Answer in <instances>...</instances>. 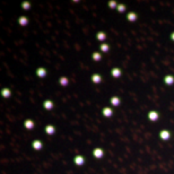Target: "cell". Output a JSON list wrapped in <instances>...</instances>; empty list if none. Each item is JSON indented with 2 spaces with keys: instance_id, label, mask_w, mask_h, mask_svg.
<instances>
[{
  "instance_id": "6da1fadb",
  "label": "cell",
  "mask_w": 174,
  "mask_h": 174,
  "mask_svg": "<svg viewBox=\"0 0 174 174\" xmlns=\"http://www.w3.org/2000/svg\"><path fill=\"white\" fill-rule=\"evenodd\" d=\"M92 154H93V156H94L95 158H97V160H101L102 157L105 155L104 149H102V148H100V147H96V148H94Z\"/></svg>"
},
{
  "instance_id": "7a4b0ae2",
  "label": "cell",
  "mask_w": 174,
  "mask_h": 174,
  "mask_svg": "<svg viewBox=\"0 0 174 174\" xmlns=\"http://www.w3.org/2000/svg\"><path fill=\"white\" fill-rule=\"evenodd\" d=\"M148 119L152 121V122H155V121H157L158 119H160V113L157 112V111H155V110H152V111H149L148 112Z\"/></svg>"
},
{
  "instance_id": "3957f363",
  "label": "cell",
  "mask_w": 174,
  "mask_h": 174,
  "mask_svg": "<svg viewBox=\"0 0 174 174\" xmlns=\"http://www.w3.org/2000/svg\"><path fill=\"white\" fill-rule=\"evenodd\" d=\"M160 138L162 139V140H163V141H167V140H170V138H171V131L166 130V129H163V130H160Z\"/></svg>"
},
{
  "instance_id": "277c9868",
  "label": "cell",
  "mask_w": 174,
  "mask_h": 174,
  "mask_svg": "<svg viewBox=\"0 0 174 174\" xmlns=\"http://www.w3.org/2000/svg\"><path fill=\"white\" fill-rule=\"evenodd\" d=\"M73 163H75L77 166H83V165L86 163V160H85V157H84V156L77 155V156L73 157Z\"/></svg>"
},
{
  "instance_id": "5b68a950",
  "label": "cell",
  "mask_w": 174,
  "mask_h": 174,
  "mask_svg": "<svg viewBox=\"0 0 174 174\" xmlns=\"http://www.w3.org/2000/svg\"><path fill=\"white\" fill-rule=\"evenodd\" d=\"M32 147H33L34 150H41L43 148V143L40 139H34L32 141Z\"/></svg>"
},
{
  "instance_id": "8992f818",
  "label": "cell",
  "mask_w": 174,
  "mask_h": 174,
  "mask_svg": "<svg viewBox=\"0 0 174 174\" xmlns=\"http://www.w3.org/2000/svg\"><path fill=\"white\" fill-rule=\"evenodd\" d=\"M35 73H36V76L39 78H45L46 75H48V71H46V69L44 67H39L36 69V71H35Z\"/></svg>"
},
{
  "instance_id": "52a82bcc",
  "label": "cell",
  "mask_w": 174,
  "mask_h": 174,
  "mask_svg": "<svg viewBox=\"0 0 174 174\" xmlns=\"http://www.w3.org/2000/svg\"><path fill=\"white\" fill-rule=\"evenodd\" d=\"M96 40L98 41V42H101V43H104V41L106 40V33L105 32H103V31H98L97 33H96Z\"/></svg>"
},
{
  "instance_id": "ba28073f",
  "label": "cell",
  "mask_w": 174,
  "mask_h": 174,
  "mask_svg": "<svg viewBox=\"0 0 174 174\" xmlns=\"http://www.w3.org/2000/svg\"><path fill=\"white\" fill-rule=\"evenodd\" d=\"M24 127H25V129H27V130H32V129H34V127H35V122H34L32 119H26V120L24 121Z\"/></svg>"
},
{
  "instance_id": "9c48e42d",
  "label": "cell",
  "mask_w": 174,
  "mask_h": 174,
  "mask_svg": "<svg viewBox=\"0 0 174 174\" xmlns=\"http://www.w3.org/2000/svg\"><path fill=\"white\" fill-rule=\"evenodd\" d=\"M121 75H122V70H121L120 68H118V67L112 68V70H111V76H112V77H114V78H120Z\"/></svg>"
},
{
  "instance_id": "30bf717a",
  "label": "cell",
  "mask_w": 174,
  "mask_h": 174,
  "mask_svg": "<svg viewBox=\"0 0 174 174\" xmlns=\"http://www.w3.org/2000/svg\"><path fill=\"white\" fill-rule=\"evenodd\" d=\"M0 94H1V96H2L4 98H9V97L11 96V91H10V88H8V87H4V88L1 89V92H0Z\"/></svg>"
},
{
  "instance_id": "8fae6325",
  "label": "cell",
  "mask_w": 174,
  "mask_h": 174,
  "mask_svg": "<svg viewBox=\"0 0 174 174\" xmlns=\"http://www.w3.org/2000/svg\"><path fill=\"white\" fill-rule=\"evenodd\" d=\"M102 114L105 116V118H111V116H113V110L109 108V106H105V108H103L102 110Z\"/></svg>"
},
{
  "instance_id": "7c38bea8",
  "label": "cell",
  "mask_w": 174,
  "mask_h": 174,
  "mask_svg": "<svg viewBox=\"0 0 174 174\" xmlns=\"http://www.w3.org/2000/svg\"><path fill=\"white\" fill-rule=\"evenodd\" d=\"M44 131H45V133H46V135L52 136V135H54V133H56V128H54V126H52V124H48V126H45Z\"/></svg>"
},
{
  "instance_id": "4fadbf2b",
  "label": "cell",
  "mask_w": 174,
  "mask_h": 174,
  "mask_svg": "<svg viewBox=\"0 0 174 174\" xmlns=\"http://www.w3.org/2000/svg\"><path fill=\"white\" fill-rule=\"evenodd\" d=\"M127 19H128L130 23H135L138 19L137 13H135V11H130V13H128V14H127Z\"/></svg>"
},
{
  "instance_id": "5bb4252c",
  "label": "cell",
  "mask_w": 174,
  "mask_h": 174,
  "mask_svg": "<svg viewBox=\"0 0 174 174\" xmlns=\"http://www.w3.org/2000/svg\"><path fill=\"white\" fill-rule=\"evenodd\" d=\"M17 22H18V24L21 25V26H26V25H29V18L26 17V16H19L18 17V19H17Z\"/></svg>"
},
{
  "instance_id": "9a60e30c",
  "label": "cell",
  "mask_w": 174,
  "mask_h": 174,
  "mask_svg": "<svg viewBox=\"0 0 174 174\" xmlns=\"http://www.w3.org/2000/svg\"><path fill=\"white\" fill-rule=\"evenodd\" d=\"M164 83L166 84L167 86H172L174 84V76L173 75H166L164 77Z\"/></svg>"
},
{
  "instance_id": "2e32d148",
  "label": "cell",
  "mask_w": 174,
  "mask_h": 174,
  "mask_svg": "<svg viewBox=\"0 0 174 174\" xmlns=\"http://www.w3.org/2000/svg\"><path fill=\"white\" fill-rule=\"evenodd\" d=\"M53 106H54V103L51 101V100H45L43 102V108L45 110H48V111L53 109Z\"/></svg>"
},
{
  "instance_id": "e0dca14e",
  "label": "cell",
  "mask_w": 174,
  "mask_h": 174,
  "mask_svg": "<svg viewBox=\"0 0 174 174\" xmlns=\"http://www.w3.org/2000/svg\"><path fill=\"white\" fill-rule=\"evenodd\" d=\"M91 79H92V81L94 83V84H100V83H102V76L100 75V73H94V75H92V77H91Z\"/></svg>"
},
{
  "instance_id": "ac0fdd59",
  "label": "cell",
  "mask_w": 174,
  "mask_h": 174,
  "mask_svg": "<svg viewBox=\"0 0 174 174\" xmlns=\"http://www.w3.org/2000/svg\"><path fill=\"white\" fill-rule=\"evenodd\" d=\"M59 84H60L62 87H67L68 85H69V79H68V77L61 76V77L59 78Z\"/></svg>"
},
{
  "instance_id": "d6986e66",
  "label": "cell",
  "mask_w": 174,
  "mask_h": 174,
  "mask_svg": "<svg viewBox=\"0 0 174 174\" xmlns=\"http://www.w3.org/2000/svg\"><path fill=\"white\" fill-rule=\"evenodd\" d=\"M110 103L113 105V106H119L121 104V100L118 97V96H112L110 98Z\"/></svg>"
},
{
  "instance_id": "ffe728a7",
  "label": "cell",
  "mask_w": 174,
  "mask_h": 174,
  "mask_svg": "<svg viewBox=\"0 0 174 174\" xmlns=\"http://www.w3.org/2000/svg\"><path fill=\"white\" fill-rule=\"evenodd\" d=\"M92 60H93V61H96V62L101 61L102 60V53L101 52H97V51L93 52V53H92Z\"/></svg>"
},
{
  "instance_id": "44dd1931",
  "label": "cell",
  "mask_w": 174,
  "mask_h": 174,
  "mask_svg": "<svg viewBox=\"0 0 174 174\" xmlns=\"http://www.w3.org/2000/svg\"><path fill=\"white\" fill-rule=\"evenodd\" d=\"M21 7H22L23 10H29L32 8V4L29 1H27V0H25V1H23L21 4Z\"/></svg>"
},
{
  "instance_id": "7402d4cb",
  "label": "cell",
  "mask_w": 174,
  "mask_h": 174,
  "mask_svg": "<svg viewBox=\"0 0 174 174\" xmlns=\"http://www.w3.org/2000/svg\"><path fill=\"white\" fill-rule=\"evenodd\" d=\"M100 50H101V52H104V53H106V52H109L110 51V45L108 43H101V45H100Z\"/></svg>"
},
{
  "instance_id": "603a6c76",
  "label": "cell",
  "mask_w": 174,
  "mask_h": 174,
  "mask_svg": "<svg viewBox=\"0 0 174 174\" xmlns=\"http://www.w3.org/2000/svg\"><path fill=\"white\" fill-rule=\"evenodd\" d=\"M118 2H116V0H110L109 2H108V6H109V8H111V9H114V8H118Z\"/></svg>"
},
{
  "instance_id": "cb8c5ba5",
  "label": "cell",
  "mask_w": 174,
  "mask_h": 174,
  "mask_svg": "<svg viewBox=\"0 0 174 174\" xmlns=\"http://www.w3.org/2000/svg\"><path fill=\"white\" fill-rule=\"evenodd\" d=\"M126 9H127V7H126V5H123V4H119V5H118V8H116V10H118L120 14H121V13H124Z\"/></svg>"
},
{
  "instance_id": "d4e9b609",
  "label": "cell",
  "mask_w": 174,
  "mask_h": 174,
  "mask_svg": "<svg viewBox=\"0 0 174 174\" xmlns=\"http://www.w3.org/2000/svg\"><path fill=\"white\" fill-rule=\"evenodd\" d=\"M170 37H171V40H172V41L174 42V32H172V33H171V35H170Z\"/></svg>"
}]
</instances>
